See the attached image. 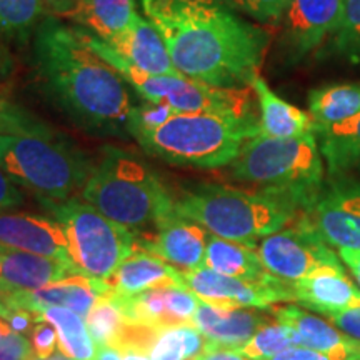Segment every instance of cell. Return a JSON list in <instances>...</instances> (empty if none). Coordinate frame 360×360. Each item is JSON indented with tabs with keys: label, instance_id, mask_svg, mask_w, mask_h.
I'll return each instance as SVG.
<instances>
[{
	"label": "cell",
	"instance_id": "1",
	"mask_svg": "<svg viewBox=\"0 0 360 360\" xmlns=\"http://www.w3.org/2000/svg\"><path fill=\"white\" fill-rule=\"evenodd\" d=\"M32 69L40 92L75 127L129 141L130 85L90 47L80 27L45 15L32 37Z\"/></svg>",
	"mask_w": 360,
	"mask_h": 360
},
{
	"label": "cell",
	"instance_id": "2",
	"mask_svg": "<svg viewBox=\"0 0 360 360\" xmlns=\"http://www.w3.org/2000/svg\"><path fill=\"white\" fill-rule=\"evenodd\" d=\"M180 74L220 89H247L260 74L270 34L219 0H141Z\"/></svg>",
	"mask_w": 360,
	"mask_h": 360
},
{
	"label": "cell",
	"instance_id": "3",
	"mask_svg": "<svg viewBox=\"0 0 360 360\" xmlns=\"http://www.w3.org/2000/svg\"><path fill=\"white\" fill-rule=\"evenodd\" d=\"M175 212L212 236L255 245L294 222L302 207L294 197L276 191L195 184L175 199Z\"/></svg>",
	"mask_w": 360,
	"mask_h": 360
},
{
	"label": "cell",
	"instance_id": "4",
	"mask_svg": "<svg viewBox=\"0 0 360 360\" xmlns=\"http://www.w3.org/2000/svg\"><path fill=\"white\" fill-rule=\"evenodd\" d=\"M80 195L130 231L175 214V199L159 174L141 157L115 146L102 147Z\"/></svg>",
	"mask_w": 360,
	"mask_h": 360
},
{
	"label": "cell",
	"instance_id": "5",
	"mask_svg": "<svg viewBox=\"0 0 360 360\" xmlns=\"http://www.w3.org/2000/svg\"><path fill=\"white\" fill-rule=\"evenodd\" d=\"M229 175L254 188L287 193L305 212L321 195L327 172L315 132L285 139L257 134L229 165Z\"/></svg>",
	"mask_w": 360,
	"mask_h": 360
},
{
	"label": "cell",
	"instance_id": "6",
	"mask_svg": "<svg viewBox=\"0 0 360 360\" xmlns=\"http://www.w3.org/2000/svg\"><path fill=\"white\" fill-rule=\"evenodd\" d=\"M260 132L259 119L220 114H175L135 142L146 154L177 167L219 169L231 165L249 139Z\"/></svg>",
	"mask_w": 360,
	"mask_h": 360
},
{
	"label": "cell",
	"instance_id": "7",
	"mask_svg": "<svg viewBox=\"0 0 360 360\" xmlns=\"http://www.w3.org/2000/svg\"><path fill=\"white\" fill-rule=\"evenodd\" d=\"M96 160L64 134L0 135V167L37 199L65 200L82 191Z\"/></svg>",
	"mask_w": 360,
	"mask_h": 360
},
{
	"label": "cell",
	"instance_id": "8",
	"mask_svg": "<svg viewBox=\"0 0 360 360\" xmlns=\"http://www.w3.org/2000/svg\"><path fill=\"white\" fill-rule=\"evenodd\" d=\"M84 30V29H82ZM90 47L125 79V82L148 102L167 103L177 114H220L259 119L252 107V89H220L182 74L155 75L135 69L109 44L84 30Z\"/></svg>",
	"mask_w": 360,
	"mask_h": 360
},
{
	"label": "cell",
	"instance_id": "9",
	"mask_svg": "<svg viewBox=\"0 0 360 360\" xmlns=\"http://www.w3.org/2000/svg\"><path fill=\"white\" fill-rule=\"evenodd\" d=\"M52 219L64 227L70 255L84 276L105 282L135 250V233L103 215L96 207L70 197L65 200L39 199Z\"/></svg>",
	"mask_w": 360,
	"mask_h": 360
},
{
	"label": "cell",
	"instance_id": "10",
	"mask_svg": "<svg viewBox=\"0 0 360 360\" xmlns=\"http://www.w3.org/2000/svg\"><path fill=\"white\" fill-rule=\"evenodd\" d=\"M255 250L264 269L287 283H295L322 267H342L335 252L304 212L282 231L259 240Z\"/></svg>",
	"mask_w": 360,
	"mask_h": 360
},
{
	"label": "cell",
	"instance_id": "11",
	"mask_svg": "<svg viewBox=\"0 0 360 360\" xmlns=\"http://www.w3.org/2000/svg\"><path fill=\"white\" fill-rule=\"evenodd\" d=\"M345 0H290L278 27L277 58L294 67L317 53L339 24Z\"/></svg>",
	"mask_w": 360,
	"mask_h": 360
},
{
	"label": "cell",
	"instance_id": "12",
	"mask_svg": "<svg viewBox=\"0 0 360 360\" xmlns=\"http://www.w3.org/2000/svg\"><path fill=\"white\" fill-rule=\"evenodd\" d=\"M182 282L184 287L192 290L202 302L217 307L270 309L274 304L295 300L292 283L283 282L269 272L259 281H244L204 267L182 272Z\"/></svg>",
	"mask_w": 360,
	"mask_h": 360
},
{
	"label": "cell",
	"instance_id": "13",
	"mask_svg": "<svg viewBox=\"0 0 360 360\" xmlns=\"http://www.w3.org/2000/svg\"><path fill=\"white\" fill-rule=\"evenodd\" d=\"M304 214L330 247L360 250V179L327 175L321 195Z\"/></svg>",
	"mask_w": 360,
	"mask_h": 360
},
{
	"label": "cell",
	"instance_id": "14",
	"mask_svg": "<svg viewBox=\"0 0 360 360\" xmlns=\"http://www.w3.org/2000/svg\"><path fill=\"white\" fill-rule=\"evenodd\" d=\"M207 238L209 236L202 225L175 212L155 225L152 237H135V245L174 267L197 270L205 267Z\"/></svg>",
	"mask_w": 360,
	"mask_h": 360
},
{
	"label": "cell",
	"instance_id": "15",
	"mask_svg": "<svg viewBox=\"0 0 360 360\" xmlns=\"http://www.w3.org/2000/svg\"><path fill=\"white\" fill-rule=\"evenodd\" d=\"M0 245L74 264L64 227L44 215L0 214Z\"/></svg>",
	"mask_w": 360,
	"mask_h": 360
},
{
	"label": "cell",
	"instance_id": "16",
	"mask_svg": "<svg viewBox=\"0 0 360 360\" xmlns=\"http://www.w3.org/2000/svg\"><path fill=\"white\" fill-rule=\"evenodd\" d=\"M105 294V282L96 281L79 272L47 283L37 290L11 292V300L13 309L29 310L35 315H40L45 309L62 307L74 310L85 319L98 299Z\"/></svg>",
	"mask_w": 360,
	"mask_h": 360
},
{
	"label": "cell",
	"instance_id": "17",
	"mask_svg": "<svg viewBox=\"0 0 360 360\" xmlns=\"http://www.w3.org/2000/svg\"><path fill=\"white\" fill-rule=\"evenodd\" d=\"M265 323H269L267 319L255 310L217 307L202 300L192 321L205 339L204 350H237Z\"/></svg>",
	"mask_w": 360,
	"mask_h": 360
},
{
	"label": "cell",
	"instance_id": "18",
	"mask_svg": "<svg viewBox=\"0 0 360 360\" xmlns=\"http://www.w3.org/2000/svg\"><path fill=\"white\" fill-rule=\"evenodd\" d=\"M281 323L294 328L302 347L327 355L332 360H347L360 355V342L339 330L334 323L323 321L319 315L302 310L297 305L270 307Z\"/></svg>",
	"mask_w": 360,
	"mask_h": 360
},
{
	"label": "cell",
	"instance_id": "19",
	"mask_svg": "<svg viewBox=\"0 0 360 360\" xmlns=\"http://www.w3.org/2000/svg\"><path fill=\"white\" fill-rule=\"evenodd\" d=\"M294 299L314 312L330 315L360 304V289L345 276L344 267H322L292 283Z\"/></svg>",
	"mask_w": 360,
	"mask_h": 360
},
{
	"label": "cell",
	"instance_id": "20",
	"mask_svg": "<svg viewBox=\"0 0 360 360\" xmlns=\"http://www.w3.org/2000/svg\"><path fill=\"white\" fill-rule=\"evenodd\" d=\"M105 44H109L130 65L147 74H180L172 64L167 45L157 27L141 13L135 15L132 24L122 34Z\"/></svg>",
	"mask_w": 360,
	"mask_h": 360
},
{
	"label": "cell",
	"instance_id": "21",
	"mask_svg": "<svg viewBox=\"0 0 360 360\" xmlns=\"http://www.w3.org/2000/svg\"><path fill=\"white\" fill-rule=\"evenodd\" d=\"M72 274L75 264L0 245V283L8 292L37 290Z\"/></svg>",
	"mask_w": 360,
	"mask_h": 360
},
{
	"label": "cell",
	"instance_id": "22",
	"mask_svg": "<svg viewBox=\"0 0 360 360\" xmlns=\"http://www.w3.org/2000/svg\"><path fill=\"white\" fill-rule=\"evenodd\" d=\"M107 294L134 297L159 285H184L182 272L147 250H134L105 281Z\"/></svg>",
	"mask_w": 360,
	"mask_h": 360
},
{
	"label": "cell",
	"instance_id": "23",
	"mask_svg": "<svg viewBox=\"0 0 360 360\" xmlns=\"http://www.w3.org/2000/svg\"><path fill=\"white\" fill-rule=\"evenodd\" d=\"M250 89L257 98L259 134L285 139L315 130V122L309 110L305 112L278 97L260 74L252 80Z\"/></svg>",
	"mask_w": 360,
	"mask_h": 360
},
{
	"label": "cell",
	"instance_id": "24",
	"mask_svg": "<svg viewBox=\"0 0 360 360\" xmlns=\"http://www.w3.org/2000/svg\"><path fill=\"white\" fill-rule=\"evenodd\" d=\"M327 175L360 179V115L342 124L315 127Z\"/></svg>",
	"mask_w": 360,
	"mask_h": 360
},
{
	"label": "cell",
	"instance_id": "25",
	"mask_svg": "<svg viewBox=\"0 0 360 360\" xmlns=\"http://www.w3.org/2000/svg\"><path fill=\"white\" fill-rule=\"evenodd\" d=\"M135 0H82L70 22L103 42L122 34L137 15Z\"/></svg>",
	"mask_w": 360,
	"mask_h": 360
},
{
	"label": "cell",
	"instance_id": "26",
	"mask_svg": "<svg viewBox=\"0 0 360 360\" xmlns=\"http://www.w3.org/2000/svg\"><path fill=\"white\" fill-rule=\"evenodd\" d=\"M205 267L227 277L259 281L267 276L255 245L209 236L207 238Z\"/></svg>",
	"mask_w": 360,
	"mask_h": 360
},
{
	"label": "cell",
	"instance_id": "27",
	"mask_svg": "<svg viewBox=\"0 0 360 360\" xmlns=\"http://www.w3.org/2000/svg\"><path fill=\"white\" fill-rule=\"evenodd\" d=\"M307 101L315 127L342 124L360 115V84L322 85L310 90Z\"/></svg>",
	"mask_w": 360,
	"mask_h": 360
},
{
	"label": "cell",
	"instance_id": "28",
	"mask_svg": "<svg viewBox=\"0 0 360 360\" xmlns=\"http://www.w3.org/2000/svg\"><path fill=\"white\" fill-rule=\"evenodd\" d=\"M45 322L52 323L57 330L58 349L74 360H96L98 345L90 335L87 323L77 312L62 307L45 309L42 314Z\"/></svg>",
	"mask_w": 360,
	"mask_h": 360
},
{
	"label": "cell",
	"instance_id": "29",
	"mask_svg": "<svg viewBox=\"0 0 360 360\" xmlns=\"http://www.w3.org/2000/svg\"><path fill=\"white\" fill-rule=\"evenodd\" d=\"M44 17L42 0H0V39L25 45Z\"/></svg>",
	"mask_w": 360,
	"mask_h": 360
},
{
	"label": "cell",
	"instance_id": "30",
	"mask_svg": "<svg viewBox=\"0 0 360 360\" xmlns=\"http://www.w3.org/2000/svg\"><path fill=\"white\" fill-rule=\"evenodd\" d=\"M317 58H339L350 64H359L360 0H345L339 24L317 52Z\"/></svg>",
	"mask_w": 360,
	"mask_h": 360
},
{
	"label": "cell",
	"instance_id": "31",
	"mask_svg": "<svg viewBox=\"0 0 360 360\" xmlns=\"http://www.w3.org/2000/svg\"><path fill=\"white\" fill-rule=\"evenodd\" d=\"M205 339L193 326H175L160 330L148 350L152 360H195L204 352Z\"/></svg>",
	"mask_w": 360,
	"mask_h": 360
},
{
	"label": "cell",
	"instance_id": "32",
	"mask_svg": "<svg viewBox=\"0 0 360 360\" xmlns=\"http://www.w3.org/2000/svg\"><path fill=\"white\" fill-rule=\"evenodd\" d=\"M297 345H300V339L294 328L277 322L260 327L242 347L237 349V352L250 360H269Z\"/></svg>",
	"mask_w": 360,
	"mask_h": 360
},
{
	"label": "cell",
	"instance_id": "33",
	"mask_svg": "<svg viewBox=\"0 0 360 360\" xmlns=\"http://www.w3.org/2000/svg\"><path fill=\"white\" fill-rule=\"evenodd\" d=\"M85 323L96 340V344L101 345H114L117 337L125 326V319L122 312H120L119 304L114 299V295L105 294L98 299V302L94 305L87 317H85Z\"/></svg>",
	"mask_w": 360,
	"mask_h": 360
},
{
	"label": "cell",
	"instance_id": "34",
	"mask_svg": "<svg viewBox=\"0 0 360 360\" xmlns=\"http://www.w3.org/2000/svg\"><path fill=\"white\" fill-rule=\"evenodd\" d=\"M56 130L37 115L11 98L0 96V135L47 134Z\"/></svg>",
	"mask_w": 360,
	"mask_h": 360
},
{
	"label": "cell",
	"instance_id": "35",
	"mask_svg": "<svg viewBox=\"0 0 360 360\" xmlns=\"http://www.w3.org/2000/svg\"><path fill=\"white\" fill-rule=\"evenodd\" d=\"M177 114L172 107L162 102H148L143 101L142 103L132 107L129 117V135L130 139H137L141 135L150 134L154 130L160 129L165 122H169L172 117Z\"/></svg>",
	"mask_w": 360,
	"mask_h": 360
},
{
	"label": "cell",
	"instance_id": "36",
	"mask_svg": "<svg viewBox=\"0 0 360 360\" xmlns=\"http://www.w3.org/2000/svg\"><path fill=\"white\" fill-rule=\"evenodd\" d=\"M219 2L238 15H245L264 25H274L281 22L290 0H219Z\"/></svg>",
	"mask_w": 360,
	"mask_h": 360
},
{
	"label": "cell",
	"instance_id": "37",
	"mask_svg": "<svg viewBox=\"0 0 360 360\" xmlns=\"http://www.w3.org/2000/svg\"><path fill=\"white\" fill-rule=\"evenodd\" d=\"M29 339L34 349V359H47L57 352V330L52 323L45 321L35 323L32 332L29 334Z\"/></svg>",
	"mask_w": 360,
	"mask_h": 360
},
{
	"label": "cell",
	"instance_id": "38",
	"mask_svg": "<svg viewBox=\"0 0 360 360\" xmlns=\"http://www.w3.org/2000/svg\"><path fill=\"white\" fill-rule=\"evenodd\" d=\"M0 360H34L29 337L15 332L0 337Z\"/></svg>",
	"mask_w": 360,
	"mask_h": 360
},
{
	"label": "cell",
	"instance_id": "39",
	"mask_svg": "<svg viewBox=\"0 0 360 360\" xmlns=\"http://www.w3.org/2000/svg\"><path fill=\"white\" fill-rule=\"evenodd\" d=\"M25 202V195L0 167V214L11 212Z\"/></svg>",
	"mask_w": 360,
	"mask_h": 360
},
{
	"label": "cell",
	"instance_id": "40",
	"mask_svg": "<svg viewBox=\"0 0 360 360\" xmlns=\"http://www.w3.org/2000/svg\"><path fill=\"white\" fill-rule=\"evenodd\" d=\"M328 321L334 323L339 330L344 332V334L360 342V304L330 315Z\"/></svg>",
	"mask_w": 360,
	"mask_h": 360
},
{
	"label": "cell",
	"instance_id": "41",
	"mask_svg": "<svg viewBox=\"0 0 360 360\" xmlns=\"http://www.w3.org/2000/svg\"><path fill=\"white\" fill-rule=\"evenodd\" d=\"M82 0H42L45 15L57 17V19H70L77 11Z\"/></svg>",
	"mask_w": 360,
	"mask_h": 360
},
{
	"label": "cell",
	"instance_id": "42",
	"mask_svg": "<svg viewBox=\"0 0 360 360\" xmlns=\"http://www.w3.org/2000/svg\"><path fill=\"white\" fill-rule=\"evenodd\" d=\"M269 360H332L327 355L321 352H315L312 349L302 347V345H297V347H290L283 352L274 355Z\"/></svg>",
	"mask_w": 360,
	"mask_h": 360
},
{
	"label": "cell",
	"instance_id": "43",
	"mask_svg": "<svg viewBox=\"0 0 360 360\" xmlns=\"http://www.w3.org/2000/svg\"><path fill=\"white\" fill-rule=\"evenodd\" d=\"M195 360H250L244 357L242 354H238L237 350H229V349H212V350H204Z\"/></svg>",
	"mask_w": 360,
	"mask_h": 360
},
{
	"label": "cell",
	"instance_id": "44",
	"mask_svg": "<svg viewBox=\"0 0 360 360\" xmlns=\"http://www.w3.org/2000/svg\"><path fill=\"white\" fill-rule=\"evenodd\" d=\"M339 257L342 262L347 265L355 281L360 285V250H349V249H339Z\"/></svg>",
	"mask_w": 360,
	"mask_h": 360
},
{
	"label": "cell",
	"instance_id": "45",
	"mask_svg": "<svg viewBox=\"0 0 360 360\" xmlns=\"http://www.w3.org/2000/svg\"><path fill=\"white\" fill-rule=\"evenodd\" d=\"M13 58L11 52L7 51V47L4 45L2 39H0V82H6V80L11 79L13 74Z\"/></svg>",
	"mask_w": 360,
	"mask_h": 360
},
{
	"label": "cell",
	"instance_id": "46",
	"mask_svg": "<svg viewBox=\"0 0 360 360\" xmlns=\"http://www.w3.org/2000/svg\"><path fill=\"white\" fill-rule=\"evenodd\" d=\"M12 310H15V309H13V305H12L11 292H8L6 287L0 283V317L7 319L8 315H11Z\"/></svg>",
	"mask_w": 360,
	"mask_h": 360
},
{
	"label": "cell",
	"instance_id": "47",
	"mask_svg": "<svg viewBox=\"0 0 360 360\" xmlns=\"http://www.w3.org/2000/svg\"><path fill=\"white\" fill-rule=\"evenodd\" d=\"M96 360H124L122 352L110 345H101Z\"/></svg>",
	"mask_w": 360,
	"mask_h": 360
},
{
	"label": "cell",
	"instance_id": "48",
	"mask_svg": "<svg viewBox=\"0 0 360 360\" xmlns=\"http://www.w3.org/2000/svg\"><path fill=\"white\" fill-rule=\"evenodd\" d=\"M124 360H152L148 357V354L137 352V350H127V352H122Z\"/></svg>",
	"mask_w": 360,
	"mask_h": 360
},
{
	"label": "cell",
	"instance_id": "49",
	"mask_svg": "<svg viewBox=\"0 0 360 360\" xmlns=\"http://www.w3.org/2000/svg\"><path fill=\"white\" fill-rule=\"evenodd\" d=\"M8 334H12V328L8 327V323L6 322V319L0 317V337L8 335Z\"/></svg>",
	"mask_w": 360,
	"mask_h": 360
},
{
	"label": "cell",
	"instance_id": "50",
	"mask_svg": "<svg viewBox=\"0 0 360 360\" xmlns=\"http://www.w3.org/2000/svg\"><path fill=\"white\" fill-rule=\"evenodd\" d=\"M34 360H74V359L67 357V355L62 354V352H56V354L51 355V357H47V359H34Z\"/></svg>",
	"mask_w": 360,
	"mask_h": 360
},
{
	"label": "cell",
	"instance_id": "51",
	"mask_svg": "<svg viewBox=\"0 0 360 360\" xmlns=\"http://www.w3.org/2000/svg\"><path fill=\"white\" fill-rule=\"evenodd\" d=\"M347 360H360V355H355V357H350Z\"/></svg>",
	"mask_w": 360,
	"mask_h": 360
}]
</instances>
